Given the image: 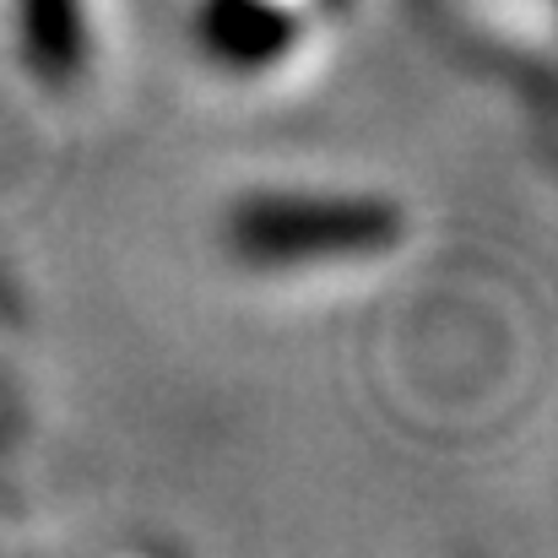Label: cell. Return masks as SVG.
I'll return each mask as SVG.
<instances>
[{"label": "cell", "mask_w": 558, "mask_h": 558, "mask_svg": "<svg viewBox=\"0 0 558 558\" xmlns=\"http://www.w3.org/2000/svg\"><path fill=\"white\" fill-rule=\"evenodd\" d=\"M239 233H244L250 250L293 260L299 250H310L320 239L342 244V250L379 244L385 239V211L379 206H353V201H299V195H282V201L244 206Z\"/></svg>", "instance_id": "1"}]
</instances>
